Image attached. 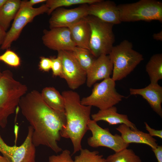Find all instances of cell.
Wrapping results in <instances>:
<instances>
[{
    "mask_svg": "<svg viewBox=\"0 0 162 162\" xmlns=\"http://www.w3.org/2000/svg\"><path fill=\"white\" fill-rule=\"evenodd\" d=\"M19 105L33 129L32 140L35 146H45L56 153L62 151L58 142L61 137V131L66 124L65 113L50 107L36 90L22 97Z\"/></svg>",
    "mask_w": 162,
    "mask_h": 162,
    "instance_id": "6da1fadb",
    "label": "cell"
},
{
    "mask_svg": "<svg viewBox=\"0 0 162 162\" xmlns=\"http://www.w3.org/2000/svg\"><path fill=\"white\" fill-rule=\"evenodd\" d=\"M62 94L64 101L66 122L61 135L70 140L74 154L82 148L81 142L88 130L92 106L82 105L79 94L73 90L64 91Z\"/></svg>",
    "mask_w": 162,
    "mask_h": 162,
    "instance_id": "7a4b0ae2",
    "label": "cell"
},
{
    "mask_svg": "<svg viewBox=\"0 0 162 162\" xmlns=\"http://www.w3.org/2000/svg\"><path fill=\"white\" fill-rule=\"evenodd\" d=\"M0 77V127H6L8 117L15 112L21 98L27 91L24 84L15 80L12 72L6 70Z\"/></svg>",
    "mask_w": 162,
    "mask_h": 162,
    "instance_id": "3957f363",
    "label": "cell"
},
{
    "mask_svg": "<svg viewBox=\"0 0 162 162\" xmlns=\"http://www.w3.org/2000/svg\"><path fill=\"white\" fill-rule=\"evenodd\" d=\"M108 55L113 66L111 78L115 81L126 77L144 59L142 55L134 50L132 43L127 40L113 46Z\"/></svg>",
    "mask_w": 162,
    "mask_h": 162,
    "instance_id": "277c9868",
    "label": "cell"
},
{
    "mask_svg": "<svg viewBox=\"0 0 162 162\" xmlns=\"http://www.w3.org/2000/svg\"><path fill=\"white\" fill-rule=\"evenodd\" d=\"M121 22L158 20L162 22V3L156 0H140L117 5Z\"/></svg>",
    "mask_w": 162,
    "mask_h": 162,
    "instance_id": "5b68a950",
    "label": "cell"
},
{
    "mask_svg": "<svg viewBox=\"0 0 162 162\" xmlns=\"http://www.w3.org/2000/svg\"><path fill=\"white\" fill-rule=\"evenodd\" d=\"M86 18L91 31L90 51L96 58L103 55H108L115 41L114 25L93 16H87Z\"/></svg>",
    "mask_w": 162,
    "mask_h": 162,
    "instance_id": "8992f818",
    "label": "cell"
},
{
    "mask_svg": "<svg viewBox=\"0 0 162 162\" xmlns=\"http://www.w3.org/2000/svg\"><path fill=\"white\" fill-rule=\"evenodd\" d=\"M116 85L115 81L110 77L94 84L91 94L82 98L81 104L96 107L99 110L115 106L125 97L117 92Z\"/></svg>",
    "mask_w": 162,
    "mask_h": 162,
    "instance_id": "52a82bcc",
    "label": "cell"
},
{
    "mask_svg": "<svg viewBox=\"0 0 162 162\" xmlns=\"http://www.w3.org/2000/svg\"><path fill=\"white\" fill-rule=\"evenodd\" d=\"M48 8L45 4L34 8L26 5L22 1L20 9L14 20L11 28L6 32L4 41L1 46V49L4 50L9 49L14 41L17 40L26 25L32 22L37 16L47 13Z\"/></svg>",
    "mask_w": 162,
    "mask_h": 162,
    "instance_id": "ba28073f",
    "label": "cell"
},
{
    "mask_svg": "<svg viewBox=\"0 0 162 162\" xmlns=\"http://www.w3.org/2000/svg\"><path fill=\"white\" fill-rule=\"evenodd\" d=\"M88 129L92 133L87 140L88 144L91 147H104L117 152L128 148L129 145L124 142L120 135L112 134L108 128H102L92 119L88 122Z\"/></svg>",
    "mask_w": 162,
    "mask_h": 162,
    "instance_id": "9c48e42d",
    "label": "cell"
},
{
    "mask_svg": "<svg viewBox=\"0 0 162 162\" xmlns=\"http://www.w3.org/2000/svg\"><path fill=\"white\" fill-rule=\"evenodd\" d=\"M33 131L32 128L28 126L27 136L20 146L7 145L0 134V152L9 162H36V147L32 140Z\"/></svg>",
    "mask_w": 162,
    "mask_h": 162,
    "instance_id": "30bf717a",
    "label": "cell"
},
{
    "mask_svg": "<svg viewBox=\"0 0 162 162\" xmlns=\"http://www.w3.org/2000/svg\"><path fill=\"white\" fill-rule=\"evenodd\" d=\"M58 52L62 64L61 78L65 80L72 90L78 88L86 82V72L81 67L72 51Z\"/></svg>",
    "mask_w": 162,
    "mask_h": 162,
    "instance_id": "8fae6325",
    "label": "cell"
},
{
    "mask_svg": "<svg viewBox=\"0 0 162 162\" xmlns=\"http://www.w3.org/2000/svg\"><path fill=\"white\" fill-rule=\"evenodd\" d=\"M42 40L46 47L58 52L73 51L76 46L71 38L70 30L67 27L44 29Z\"/></svg>",
    "mask_w": 162,
    "mask_h": 162,
    "instance_id": "7c38bea8",
    "label": "cell"
},
{
    "mask_svg": "<svg viewBox=\"0 0 162 162\" xmlns=\"http://www.w3.org/2000/svg\"><path fill=\"white\" fill-rule=\"evenodd\" d=\"M88 5L84 4L71 9L60 8L51 14L49 20L50 29L60 27L68 28L81 19L88 16Z\"/></svg>",
    "mask_w": 162,
    "mask_h": 162,
    "instance_id": "4fadbf2b",
    "label": "cell"
},
{
    "mask_svg": "<svg viewBox=\"0 0 162 162\" xmlns=\"http://www.w3.org/2000/svg\"><path fill=\"white\" fill-rule=\"evenodd\" d=\"M88 16H94L113 25L121 22L118 6L112 1L99 0L88 5Z\"/></svg>",
    "mask_w": 162,
    "mask_h": 162,
    "instance_id": "5bb4252c",
    "label": "cell"
},
{
    "mask_svg": "<svg viewBox=\"0 0 162 162\" xmlns=\"http://www.w3.org/2000/svg\"><path fill=\"white\" fill-rule=\"evenodd\" d=\"M113 68V64L108 55H103L96 58L86 72L87 86L91 87L97 81L110 77Z\"/></svg>",
    "mask_w": 162,
    "mask_h": 162,
    "instance_id": "9a60e30c",
    "label": "cell"
},
{
    "mask_svg": "<svg viewBox=\"0 0 162 162\" xmlns=\"http://www.w3.org/2000/svg\"><path fill=\"white\" fill-rule=\"evenodd\" d=\"M132 95H140L148 103L153 110L162 117V87L157 83H150L145 88L129 89Z\"/></svg>",
    "mask_w": 162,
    "mask_h": 162,
    "instance_id": "2e32d148",
    "label": "cell"
},
{
    "mask_svg": "<svg viewBox=\"0 0 162 162\" xmlns=\"http://www.w3.org/2000/svg\"><path fill=\"white\" fill-rule=\"evenodd\" d=\"M116 129L121 134V137L126 143L145 144L150 147L152 149L155 148L158 146L157 140L148 133L138 129H132L124 124H120Z\"/></svg>",
    "mask_w": 162,
    "mask_h": 162,
    "instance_id": "e0dca14e",
    "label": "cell"
},
{
    "mask_svg": "<svg viewBox=\"0 0 162 162\" xmlns=\"http://www.w3.org/2000/svg\"><path fill=\"white\" fill-rule=\"evenodd\" d=\"M92 120L97 122L103 121L110 125L124 124L131 129L137 130L135 125L130 121L127 115L121 114L117 112V108L113 106L108 108L99 110L97 113L91 115Z\"/></svg>",
    "mask_w": 162,
    "mask_h": 162,
    "instance_id": "ac0fdd59",
    "label": "cell"
},
{
    "mask_svg": "<svg viewBox=\"0 0 162 162\" xmlns=\"http://www.w3.org/2000/svg\"><path fill=\"white\" fill-rule=\"evenodd\" d=\"M71 38L76 46L89 50L91 31L86 16L69 26Z\"/></svg>",
    "mask_w": 162,
    "mask_h": 162,
    "instance_id": "d6986e66",
    "label": "cell"
},
{
    "mask_svg": "<svg viewBox=\"0 0 162 162\" xmlns=\"http://www.w3.org/2000/svg\"><path fill=\"white\" fill-rule=\"evenodd\" d=\"M40 93L44 101L50 107L57 112L65 113L63 97L54 88L45 87Z\"/></svg>",
    "mask_w": 162,
    "mask_h": 162,
    "instance_id": "ffe728a7",
    "label": "cell"
},
{
    "mask_svg": "<svg viewBox=\"0 0 162 162\" xmlns=\"http://www.w3.org/2000/svg\"><path fill=\"white\" fill-rule=\"evenodd\" d=\"M22 1L8 0L0 9V24L7 31L11 21L14 19L20 7Z\"/></svg>",
    "mask_w": 162,
    "mask_h": 162,
    "instance_id": "44dd1931",
    "label": "cell"
},
{
    "mask_svg": "<svg viewBox=\"0 0 162 162\" xmlns=\"http://www.w3.org/2000/svg\"><path fill=\"white\" fill-rule=\"evenodd\" d=\"M146 70L150 83H158L162 79V53L155 54L151 56L146 65Z\"/></svg>",
    "mask_w": 162,
    "mask_h": 162,
    "instance_id": "7402d4cb",
    "label": "cell"
},
{
    "mask_svg": "<svg viewBox=\"0 0 162 162\" xmlns=\"http://www.w3.org/2000/svg\"><path fill=\"white\" fill-rule=\"evenodd\" d=\"M107 162H142L140 157L132 149L126 148L108 156Z\"/></svg>",
    "mask_w": 162,
    "mask_h": 162,
    "instance_id": "603a6c76",
    "label": "cell"
},
{
    "mask_svg": "<svg viewBox=\"0 0 162 162\" xmlns=\"http://www.w3.org/2000/svg\"><path fill=\"white\" fill-rule=\"evenodd\" d=\"M99 0H47L45 4L48 8L47 14L50 15L56 9L63 7L77 4H90Z\"/></svg>",
    "mask_w": 162,
    "mask_h": 162,
    "instance_id": "cb8c5ba5",
    "label": "cell"
},
{
    "mask_svg": "<svg viewBox=\"0 0 162 162\" xmlns=\"http://www.w3.org/2000/svg\"><path fill=\"white\" fill-rule=\"evenodd\" d=\"M73 52L81 67L86 72L92 65L95 57L89 50L78 46Z\"/></svg>",
    "mask_w": 162,
    "mask_h": 162,
    "instance_id": "d4e9b609",
    "label": "cell"
},
{
    "mask_svg": "<svg viewBox=\"0 0 162 162\" xmlns=\"http://www.w3.org/2000/svg\"><path fill=\"white\" fill-rule=\"evenodd\" d=\"M74 162H107L106 159L97 151H90L85 148L80 150V154L74 158Z\"/></svg>",
    "mask_w": 162,
    "mask_h": 162,
    "instance_id": "484cf974",
    "label": "cell"
},
{
    "mask_svg": "<svg viewBox=\"0 0 162 162\" xmlns=\"http://www.w3.org/2000/svg\"><path fill=\"white\" fill-rule=\"evenodd\" d=\"M0 61L12 67H17L20 64V59L14 52L8 49L0 56Z\"/></svg>",
    "mask_w": 162,
    "mask_h": 162,
    "instance_id": "4316f807",
    "label": "cell"
},
{
    "mask_svg": "<svg viewBox=\"0 0 162 162\" xmlns=\"http://www.w3.org/2000/svg\"><path fill=\"white\" fill-rule=\"evenodd\" d=\"M48 162H74V161L72 158L70 151L65 149L62 150L59 154L50 156Z\"/></svg>",
    "mask_w": 162,
    "mask_h": 162,
    "instance_id": "83f0119b",
    "label": "cell"
},
{
    "mask_svg": "<svg viewBox=\"0 0 162 162\" xmlns=\"http://www.w3.org/2000/svg\"><path fill=\"white\" fill-rule=\"evenodd\" d=\"M51 58L52 61L51 69L53 75L61 77L62 72V64L60 57L58 56L56 58Z\"/></svg>",
    "mask_w": 162,
    "mask_h": 162,
    "instance_id": "f1b7e54d",
    "label": "cell"
},
{
    "mask_svg": "<svg viewBox=\"0 0 162 162\" xmlns=\"http://www.w3.org/2000/svg\"><path fill=\"white\" fill-rule=\"evenodd\" d=\"M52 61L51 58L41 57L39 64V69L41 70L48 72L51 68Z\"/></svg>",
    "mask_w": 162,
    "mask_h": 162,
    "instance_id": "f546056e",
    "label": "cell"
},
{
    "mask_svg": "<svg viewBox=\"0 0 162 162\" xmlns=\"http://www.w3.org/2000/svg\"><path fill=\"white\" fill-rule=\"evenodd\" d=\"M145 128L148 132V134L152 136H157L162 139V130H156L151 128L145 122Z\"/></svg>",
    "mask_w": 162,
    "mask_h": 162,
    "instance_id": "4dcf8cb0",
    "label": "cell"
},
{
    "mask_svg": "<svg viewBox=\"0 0 162 162\" xmlns=\"http://www.w3.org/2000/svg\"><path fill=\"white\" fill-rule=\"evenodd\" d=\"M157 159L158 162H162V146H158L155 148L152 149Z\"/></svg>",
    "mask_w": 162,
    "mask_h": 162,
    "instance_id": "1f68e13d",
    "label": "cell"
},
{
    "mask_svg": "<svg viewBox=\"0 0 162 162\" xmlns=\"http://www.w3.org/2000/svg\"><path fill=\"white\" fill-rule=\"evenodd\" d=\"M25 4L27 6L33 7V6L35 4L46 2V0H30L29 1H23Z\"/></svg>",
    "mask_w": 162,
    "mask_h": 162,
    "instance_id": "d6a6232c",
    "label": "cell"
},
{
    "mask_svg": "<svg viewBox=\"0 0 162 162\" xmlns=\"http://www.w3.org/2000/svg\"><path fill=\"white\" fill-rule=\"evenodd\" d=\"M6 32L2 27L0 24V46L2 44L5 38Z\"/></svg>",
    "mask_w": 162,
    "mask_h": 162,
    "instance_id": "836d02e7",
    "label": "cell"
},
{
    "mask_svg": "<svg viewBox=\"0 0 162 162\" xmlns=\"http://www.w3.org/2000/svg\"><path fill=\"white\" fill-rule=\"evenodd\" d=\"M153 38L157 40H162V31H160L159 32L154 33L153 35Z\"/></svg>",
    "mask_w": 162,
    "mask_h": 162,
    "instance_id": "e575fe53",
    "label": "cell"
},
{
    "mask_svg": "<svg viewBox=\"0 0 162 162\" xmlns=\"http://www.w3.org/2000/svg\"><path fill=\"white\" fill-rule=\"evenodd\" d=\"M0 162H9L8 160L3 156L0 154Z\"/></svg>",
    "mask_w": 162,
    "mask_h": 162,
    "instance_id": "d590c367",
    "label": "cell"
},
{
    "mask_svg": "<svg viewBox=\"0 0 162 162\" xmlns=\"http://www.w3.org/2000/svg\"><path fill=\"white\" fill-rule=\"evenodd\" d=\"M8 0H0V9L7 2Z\"/></svg>",
    "mask_w": 162,
    "mask_h": 162,
    "instance_id": "8d00e7d4",
    "label": "cell"
},
{
    "mask_svg": "<svg viewBox=\"0 0 162 162\" xmlns=\"http://www.w3.org/2000/svg\"><path fill=\"white\" fill-rule=\"evenodd\" d=\"M2 73L1 72L0 69V77L2 76Z\"/></svg>",
    "mask_w": 162,
    "mask_h": 162,
    "instance_id": "74e56055",
    "label": "cell"
}]
</instances>
